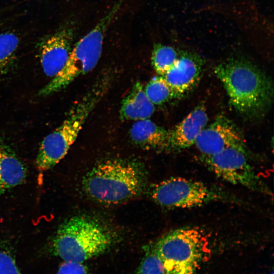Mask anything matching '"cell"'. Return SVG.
<instances>
[{"label":"cell","instance_id":"obj_1","mask_svg":"<svg viewBox=\"0 0 274 274\" xmlns=\"http://www.w3.org/2000/svg\"><path fill=\"white\" fill-rule=\"evenodd\" d=\"M234 109L243 116L256 119L264 115L271 105L273 83L257 66L243 59L223 61L214 68Z\"/></svg>","mask_w":274,"mask_h":274},{"label":"cell","instance_id":"obj_2","mask_svg":"<svg viewBox=\"0 0 274 274\" xmlns=\"http://www.w3.org/2000/svg\"><path fill=\"white\" fill-rule=\"evenodd\" d=\"M113 241L111 234L96 220L74 216L58 228L51 243V252L63 261L83 263L106 252Z\"/></svg>","mask_w":274,"mask_h":274},{"label":"cell","instance_id":"obj_3","mask_svg":"<svg viewBox=\"0 0 274 274\" xmlns=\"http://www.w3.org/2000/svg\"><path fill=\"white\" fill-rule=\"evenodd\" d=\"M108 85L107 80H99L75 105L62 124L44 138L36 160L39 172L44 173L51 169L67 154Z\"/></svg>","mask_w":274,"mask_h":274},{"label":"cell","instance_id":"obj_4","mask_svg":"<svg viewBox=\"0 0 274 274\" xmlns=\"http://www.w3.org/2000/svg\"><path fill=\"white\" fill-rule=\"evenodd\" d=\"M126 0H118L96 25L72 48L61 71L42 89L39 94L47 96L68 86L78 77L91 71L100 57L105 35Z\"/></svg>","mask_w":274,"mask_h":274},{"label":"cell","instance_id":"obj_5","mask_svg":"<svg viewBox=\"0 0 274 274\" xmlns=\"http://www.w3.org/2000/svg\"><path fill=\"white\" fill-rule=\"evenodd\" d=\"M83 187L92 199L106 204L123 202L139 194L143 187L140 171L130 163L107 160L86 176Z\"/></svg>","mask_w":274,"mask_h":274},{"label":"cell","instance_id":"obj_6","mask_svg":"<svg viewBox=\"0 0 274 274\" xmlns=\"http://www.w3.org/2000/svg\"><path fill=\"white\" fill-rule=\"evenodd\" d=\"M153 245L167 274H195L210 253L207 236L197 227L174 229Z\"/></svg>","mask_w":274,"mask_h":274},{"label":"cell","instance_id":"obj_7","mask_svg":"<svg viewBox=\"0 0 274 274\" xmlns=\"http://www.w3.org/2000/svg\"><path fill=\"white\" fill-rule=\"evenodd\" d=\"M151 196L159 206L172 209L191 208L213 201L234 200L224 191L182 177H172L156 184Z\"/></svg>","mask_w":274,"mask_h":274},{"label":"cell","instance_id":"obj_8","mask_svg":"<svg viewBox=\"0 0 274 274\" xmlns=\"http://www.w3.org/2000/svg\"><path fill=\"white\" fill-rule=\"evenodd\" d=\"M205 165L217 177L234 185L271 195L268 186L248 161L244 147H229L211 156H202Z\"/></svg>","mask_w":274,"mask_h":274},{"label":"cell","instance_id":"obj_9","mask_svg":"<svg viewBox=\"0 0 274 274\" xmlns=\"http://www.w3.org/2000/svg\"><path fill=\"white\" fill-rule=\"evenodd\" d=\"M194 145L202 156H211L229 147H244L237 127L225 116H218L206 126L197 136Z\"/></svg>","mask_w":274,"mask_h":274},{"label":"cell","instance_id":"obj_10","mask_svg":"<svg viewBox=\"0 0 274 274\" xmlns=\"http://www.w3.org/2000/svg\"><path fill=\"white\" fill-rule=\"evenodd\" d=\"M73 37V28L66 25L41 41L40 62L46 76L53 78L63 68L72 49Z\"/></svg>","mask_w":274,"mask_h":274},{"label":"cell","instance_id":"obj_11","mask_svg":"<svg viewBox=\"0 0 274 274\" xmlns=\"http://www.w3.org/2000/svg\"><path fill=\"white\" fill-rule=\"evenodd\" d=\"M202 60L197 54L183 52L179 55L172 67L162 76L171 88L174 97H179L192 90L198 82Z\"/></svg>","mask_w":274,"mask_h":274},{"label":"cell","instance_id":"obj_12","mask_svg":"<svg viewBox=\"0 0 274 274\" xmlns=\"http://www.w3.org/2000/svg\"><path fill=\"white\" fill-rule=\"evenodd\" d=\"M208 121L204 106L201 105L196 107L180 122L168 130L166 149L182 150L194 145L197 136Z\"/></svg>","mask_w":274,"mask_h":274},{"label":"cell","instance_id":"obj_13","mask_svg":"<svg viewBox=\"0 0 274 274\" xmlns=\"http://www.w3.org/2000/svg\"><path fill=\"white\" fill-rule=\"evenodd\" d=\"M155 110V105L145 92L144 86L140 82H136L122 101L120 118L136 121L147 119L151 117Z\"/></svg>","mask_w":274,"mask_h":274},{"label":"cell","instance_id":"obj_14","mask_svg":"<svg viewBox=\"0 0 274 274\" xmlns=\"http://www.w3.org/2000/svg\"><path fill=\"white\" fill-rule=\"evenodd\" d=\"M130 136L136 144L147 149H166L168 130L149 119L136 121L130 129Z\"/></svg>","mask_w":274,"mask_h":274},{"label":"cell","instance_id":"obj_15","mask_svg":"<svg viewBox=\"0 0 274 274\" xmlns=\"http://www.w3.org/2000/svg\"><path fill=\"white\" fill-rule=\"evenodd\" d=\"M25 168L0 136V182L6 189L20 185L25 179Z\"/></svg>","mask_w":274,"mask_h":274},{"label":"cell","instance_id":"obj_16","mask_svg":"<svg viewBox=\"0 0 274 274\" xmlns=\"http://www.w3.org/2000/svg\"><path fill=\"white\" fill-rule=\"evenodd\" d=\"M178 57L177 51L173 47L156 44L152 52V66L157 73L163 76L175 64Z\"/></svg>","mask_w":274,"mask_h":274},{"label":"cell","instance_id":"obj_17","mask_svg":"<svg viewBox=\"0 0 274 274\" xmlns=\"http://www.w3.org/2000/svg\"><path fill=\"white\" fill-rule=\"evenodd\" d=\"M19 42L14 33H0V75L6 74L12 66Z\"/></svg>","mask_w":274,"mask_h":274},{"label":"cell","instance_id":"obj_18","mask_svg":"<svg viewBox=\"0 0 274 274\" xmlns=\"http://www.w3.org/2000/svg\"><path fill=\"white\" fill-rule=\"evenodd\" d=\"M145 92L154 105L164 104L174 97V93L162 76H157L151 80L144 87Z\"/></svg>","mask_w":274,"mask_h":274},{"label":"cell","instance_id":"obj_19","mask_svg":"<svg viewBox=\"0 0 274 274\" xmlns=\"http://www.w3.org/2000/svg\"><path fill=\"white\" fill-rule=\"evenodd\" d=\"M134 274H167L153 244L146 248L144 256Z\"/></svg>","mask_w":274,"mask_h":274},{"label":"cell","instance_id":"obj_20","mask_svg":"<svg viewBox=\"0 0 274 274\" xmlns=\"http://www.w3.org/2000/svg\"><path fill=\"white\" fill-rule=\"evenodd\" d=\"M0 274H22L13 254L0 245Z\"/></svg>","mask_w":274,"mask_h":274},{"label":"cell","instance_id":"obj_21","mask_svg":"<svg viewBox=\"0 0 274 274\" xmlns=\"http://www.w3.org/2000/svg\"><path fill=\"white\" fill-rule=\"evenodd\" d=\"M57 274H89V272L83 263L63 261L60 265Z\"/></svg>","mask_w":274,"mask_h":274},{"label":"cell","instance_id":"obj_22","mask_svg":"<svg viewBox=\"0 0 274 274\" xmlns=\"http://www.w3.org/2000/svg\"><path fill=\"white\" fill-rule=\"evenodd\" d=\"M5 190V189L4 188V187L3 186V185L0 182V194L2 193V191H3Z\"/></svg>","mask_w":274,"mask_h":274}]
</instances>
